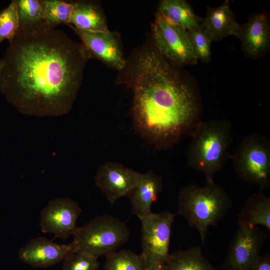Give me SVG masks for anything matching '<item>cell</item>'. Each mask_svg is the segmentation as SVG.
Instances as JSON below:
<instances>
[{
    "mask_svg": "<svg viewBox=\"0 0 270 270\" xmlns=\"http://www.w3.org/2000/svg\"><path fill=\"white\" fill-rule=\"evenodd\" d=\"M176 214L168 211L152 212L141 222V254L146 264H165L169 252L172 226Z\"/></svg>",
    "mask_w": 270,
    "mask_h": 270,
    "instance_id": "52a82bcc",
    "label": "cell"
},
{
    "mask_svg": "<svg viewBox=\"0 0 270 270\" xmlns=\"http://www.w3.org/2000/svg\"><path fill=\"white\" fill-rule=\"evenodd\" d=\"M79 36L91 58L118 71L124 66V58L120 35L116 32H91L70 26Z\"/></svg>",
    "mask_w": 270,
    "mask_h": 270,
    "instance_id": "7c38bea8",
    "label": "cell"
},
{
    "mask_svg": "<svg viewBox=\"0 0 270 270\" xmlns=\"http://www.w3.org/2000/svg\"><path fill=\"white\" fill-rule=\"evenodd\" d=\"M82 212L78 202L70 198L54 199L42 210L41 230L44 233L52 234L55 238L65 240L76 231V222Z\"/></svg>",
    "mask_w": 270,
    "mask_h": 270,
    "instance_id": "30bf717a",
    "label": "cell"
},
{
    "mask_svg": "<svg viewBox=\"0 0 270 270\" xmlns=\"http://www.w3.org/2000/svg\"><path fill=\"white\" fill-rule=\"evenodd\" d=\"M166 270H214L212 263L196 246L170 254L166 262Z\"/></svg>",
    "mask_w": 270,
    "mask_h": 270,
    "instance_id": "ffe728a7",
    "label": "cell"
},
{
    "mask_svg": "<svg viewBox=\"0 0 270 270\" xmlns=\"http://www.w3.org/2000/svg\"><path fill=\"white\" fill-rule=\"evenodd\" d=\"M238 176L261 190L270 188V140L252 133L245 136L230 157Z\"/></svg>",
    "mask_w": 270,
    "mask_h": 270,
    "instance_id": "8992f818",
    "label": "cell"
},
{
    "mask_svg": "<svg viewBox=\"0 0 270 270\" xmlns=\"http://www.w3.org/2000/svg\"><path fill=\"white\" fill-rule=\"evenodd\" d=\"M190 137L186 154L188 165L202 173L206 182H214V175L230 157L228 150L232 143L231 122L226 119L202 120Z\"/></svg>",
    "mask_w": 270,
    "mask_h": 270,
    "instance_id": "3957f363",
    "label": "cell"
},
{
    "mask_svg": "<svg viewBox=\"0 0 270 270\" xmlns=\"http://www.w3.org/2000/svg\"><path fill=\"white\" fill-rule=\"evenodd\" d=\"M158 14L187 30L200 26L203 18L196 16L188 3L184 0H162L158 6Z\"/></svg>",
    "mask_w": 270,
    "mask_h": 270,
    "instance_id": "d6986e66",
    "label": "cell"
},
{
    "mask_svg": "<svg viewBox=\"0 0 270 270\" xmlns=\"http://www.w3.org/2000/svg\"><path fill=\"white\" fill-rule=\"evenodd\" d=\"M236 218L239 227L252 228L262 225L270 232V197L261 190L252 194L246 200Z\"/></svg>",
    "mask_w": 270,
    "mask_h": 270,
    "instance_id": "ac0fdd59",
    "label": "cell"
},
{
    "mask_svg": "<svg viewBox=\"0 0 270 270\" xmlns=\"http://www.w3.org/2000/svg\"><path fill=\"white\" fill-rule=\"evenodd\" d=\"M116 82L132 91L134 126L156 150H168L184 136H190L202 120L197 92L152 40L133 50Z\"/></svg>",
    "mask_w": 270,
    "mask_h": 270,
    "instance_id": "7a4b0ae2",
    "label": "cell"
},
{
    "mask_svg": "<svg viewBox=\"0 0 270 270\" xmlns=\"http://www.w3.org/2000/svg\"><path fill=\"white\" fill-rule=\"evenodd\" d=\"M140 172L117 162L102 164L94 177L96 187L112 204L122 197L128 196L136 184Z\"/></svg>",
    "mask_w": 270,
    "mask_h": 270,
    "instance_id": "8fae6325",
    "label": "cell"
},
{
    "mask_svg": "<svg viewBox=\"0 0 270 270\" xmlns=\"http://www.w3.org/2000/svg\"><path fill=\"white\" fill-rule=\"evenodd\" d=\"M1 91V59L0 58V92Z\"/></svg>",
    "mask_w": 270,
    "mask_h": 270,
    "instance_id": "f1b7e54d",
    "label": "cell"
},
{
    "mask_svg": "<svg viewBox=\"0 0 270 270\" xmlns=\"http://www.w3.org/2000/svg\"><path fill=\"white\" fill-rule=\"evenodd\" d=\"M178 210L190 228L198 231L201 243L204 244L209 228L215 226L232 206L231 197L214 182L204 186L188 184L177 196Z\"/></svg>",
    "mask_w": 270,
    "mask_h": 270,
    "instance_id": "277c9868",
    "label": "cell"
},
{
    "mask_svg": "<svg viewBox=\"0 0 270 270\" xmlns=\"http://www.w3.org/2000/svg\"><path fill=\"white\" fill-rule=\"evenodd\" d=\"M92 58L82 42L43 26L18 32L1 59V91L20 113L59 116L72 109Z\"/></svg>",
    "mask_w": 270,
    "mask_h": 270,
    "instance_id": "6da1fadb",
    "label": "cell"
},
{
    "mask_svg": "<svg viewBox=\"0 0 270 270\" xmlns=\"http://www.w3.org/2000/svg\"><path fill=\"white\" fill-rule=\"evenodd\" d=\"M188 34L194 53L197 58L204 62L210 59V45L212 40L204 29L200 26L188 30Z\"/></svg>",
    "mask_w": 270,
    "mask_h": 270,
    "instance_id": "d4e9b609",
    "label": "cell"
},
{
    "mask_svg": "<svg viewBox=\"0 0 270 270\" xmlns=\"http://www.w3.org/2000/svg\"><path fill=\"white\" fill-rule=\"evenodd\" d=\"M71 242L74 252L88 254L98 258L116 252L130 236L126 224L110 214L98 216L78 228Z\"/></svg>",
    "mask_w": 270,
    "mask_h": 270,
    "instance_id": "5b68a950",
    "label": "cell"
},
{
    "mask_svg": "<svg viewBox=\"0 0 270 270\" xmlns=\"http://www.w3.org/2000/svg\"><path fill=\"white\" fill-rule=\"evenodd\" d=\"M19 32L17 0H12L0 10V44L5 40L12 39Z\"/></svg>",
    "mask_w": 270,
    "mask_h": 270,
    "instance_id": "cb8c5ba5",
    "label": "cell"
},
{
    "mask_svg": "<svg viewBox=\"0 0 270 270\" xmlns=\"http://www.w3.org/2000/svg\"><path fill=\"white\" fill-rule=\"evenodd\" d=\"M74 28L91 32L109 30L106 17L98 2L74 1L70 24Z\"/></svg>",
    "mask_w": 270,
    "mask_h": 270,
    "instance_id": "e0dca14e",
    "label": "cell"
},
{
    "mask_svg": "<svg viewBox=\"0 0 270 270\" xmlns=\"http://www.w3.org/2000/svg\"><path fill=\"white\" fill-rule=\"evenodd\" d=\"M62 270H98V258L82 252H71L62 260Z\"/></svg>",
    "mask_w": 270,
    "mask_h": 270,
    "instance_id": "484cf974",
    "label": "cell"
},
{
    "mask_svg": "<svg viewBox=\"0 0 270 270\" xmlns=\"http://www.w3.org/2000/svg\"><path fill=\"white\" fill-rule=\"evenodd\" d=\"M72 252L71 242L60 244L40 236L32 239L22 247L18 256L22 262L32 267L46 268L61 262Z\"/></svg>",
    "mask_w": 270,
    "mask_h": 270,
    "instance_id": "4fadbf2b",
    "label": "cell"
},
{
    "mask_svg": "<svg viewBox=\"0 0 270 270\" xmlns=\"http://www.w3.org/2000/svg\"><path fill=\"white\" fill-rule=\"evenodd\" d=\"M201 26L212 41L230 36H236L240 26L228 0L217 8L207 7L206 14Z\"/></svg>",
    "mask_w": 270,
    "mask_h": 270,
    "instance_id": "2e32d148",
    "label": "cell"
},
{
    "mask_svg": "<svg viewBox=\"0 0 270 270\" xmlns=\"http://www.w3.org/2000/svg\"><path fill=\"white\" fill-rule=\"evenodd\" d=\"M44 26L54 28L61 24H69L74 1L40 0Z\"/></svg>",
    "mask_w": 270,
    "mask_h": 270,
    "instance_id": "44dd1931",
    "label": "cell"
},
{
    "mask_svg": "<svg viewBox=\"0 0 270 270\" xmlns=\"http://www.w3.org/2000/svg\"><path fill=\"white\" fill-rule=\"evenodd\" d=\"M152 29L153 42L168 61L178 66L196 62L185 28L170 22L157 14Z\"/></svg>",
    "mask_w": 270,
    "mask_h": 270,
    "instance_id": "ba28073f",
    "label": "cell"
},
{
    "mask_svg": "<svg viewBox=\"0 0 270 270\" xmlns=\"http://www.w3.org/2000/svg\"><path fill=\"white\" fill-rule=\"evenodd\" d=\"M267 234L254 228L239 227L222 264L224 270H250L260 256Z\"/></svg>",
    "mask_w": 270,
    "mask_h": 270,
    "instance_id": "9c48e42d",
    "label": "cell"
},
{
    "mask_svg": "<svg viewBox=\"0 0 270 270\" xmlns=\"http://www.w3.org/2000/svg\"><path fill=\"white\" fill-rule=\"evenodd\" d=\"M236 37L239 38L245 51L256 56L264 52L269 45L270 26L266 16L255 14L243 25H240Z\"/></svg>",
    "mask_w": 270,
    "mask_h": 270,
    "instance_id": "9a60e30c",
    "label": "cell"
},
{
    "mask_svg": "<svg viewBox=\"0 0 270 270\" xmlns=\"http://www.w3.org/2000/svg\"><path fill=\"white\" fill-rule=\"evenodd\" d=\"M250 270H270V253L259 256Z\"/></svg>",
    "mask_w": 270,
    "mask_h": 270,
    "instance_id": "4316f807",
    "label": "cell"
},
{
    "mask_svg": "<svg viewBox=\"0 0 270 270\" xmlns=\"http://www.w3.org/2000/svg\"><path fill=\"white\" fill-rule=\"evenodd\" d=\"M19 32H28L44 26L40 0H17Z\"/></svg>",
    "mask_w": 270,
    "mask_h": 270,
    "instance_id": "603a6c76",
    "label": "cell"
},
{
    "mask_svg": "<svg viewBox=\"0 0 270 270\" xmlns=\"http://www.w3.org/2000/svg\"><path fill=\"white\" fill-rule=\"evenodd\" d=\"M145 270H166V263L147 264Z\"/></svg>",
    "mask_w": 270,
    "mask_h": 270,
    "instance_id": "83f0119b",
    "label": "cell"
},
{
    "mask_svg": "<svg viewBox=\"0 0 270 270\" xmlns=\"http://www.w3.org/2000/svg\"><path fill=\"white\" fill-rule=\"evenodd\" d=\"M146 266L141 254L122 249L106 256L104 268V270H145Z\"/></svg>",
    "mask_w": 270,
    "mask_h": 270,
    "instance_id": "7402d4cb",
    "label": "cell"
},
{
    "mask_svg": "<svg viewBox=\"0 0 270 270\" xmlns=\"http://www.w3.org/2000/svg\"><path fill=\"white\" fill-rule=\"evenodd\" d=\"M163 185L162 176L152 170L140 173L136 184L127 196L132 214L140 219L152 213V204L162 192Z\"/></svg>",
    "mask_w": 270,
    "mask_h": 270,
    "instance_id": "5bb4252c",
    "label": "cell"
}]
</instances>
